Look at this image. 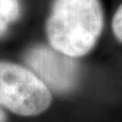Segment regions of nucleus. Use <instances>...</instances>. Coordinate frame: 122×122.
Segmentation results:
<instances>
[{
    "mask_svg": "<svg viewBox=\"0 0 122 122\" xmlns=\"http://www.w3.org/2000/svg\"><path fill=\"white\" fill-rule=\"evenodd\" d=\"M25 61L30 69L57 93H70L78 85L79 65L75 58L66 56L52 46H32L25 54Z\"/></svg>",
    "mask_w": 122,
    "mask_h": 122,
    "instance_id": "nucleus-3",
    "label": "nucleus"
},
{
    "mask_svg": "<svg viewBox=\"0 0 122 122\" xmlns=\"http://www.w3.org/2000/svg\"><path fill=\"white\" fill-rule=\"evenodd\" d=\"M20 16L19 0H0V36L6 33L10 23Z\"/></svg>",
    "mask_w": 122,
    "mask_h": 122,
    "instance_id": "nucleus-4",
    "label": "nucleus"
},
{
    "mask_svg": "<svg viewBox=\"0 0 122 122\" xmlns=\"http://www.w3.org/2000/svg\"><path fill=\"white\" fill-rule=\"evenodd\" d=\"M104 27L100 0H53L45 23L50 45L71 58L94 49Z\"/></svg>",
    "mask_w": 122,
    "mask_h": 122,
    "instance_id": "nucleus-1",
    "label": "nucleus"
},
{
    "mask_svg": "<svg viewBox=\"0 0 122 122\" xmlns=\"http://www.w3.org/2000/svg\"><path fill=\"white\" fill-rule=\"evenodd\" d=\"M112 30L115 39L122 43V4L119 6L112 19Z\"/></svg>",
    "mask_w": 122,
    "mask_h": 122,
    "instance_id": "nucleus-5",
    "label": "nucleus"
},
{
    "mask_svg": "<svg viewBox=\"0 0 122 122\" xmlns=\"http://www.w3.org/2000/svg\"><path fill=\"white\" fill-rule=\"evenodd\" d=\"M0 122H7V117L1 109H0Z\"/></svg>",
    "mask_w": 122,
    "mask_h": 122,
    "instance_id": "nucleus-6",
    "label": "nucleus"
},
{
    "mask_svg": "<svg viewBox=\"0 0 122 122\" xmlns=\"http://www.w3.org/2000/svg\"><path fill=\"white\" fill-rule=\"evenodd\" d=\"M52 103L50 88L30 69L0 61V105L22 117L45 112Z\"/></svg>",
    "mask_w": 122,
    "mask_h": 122,
    "instance_id": "nucleus-2",
    "label": "nucleus"
}]
</instances>
